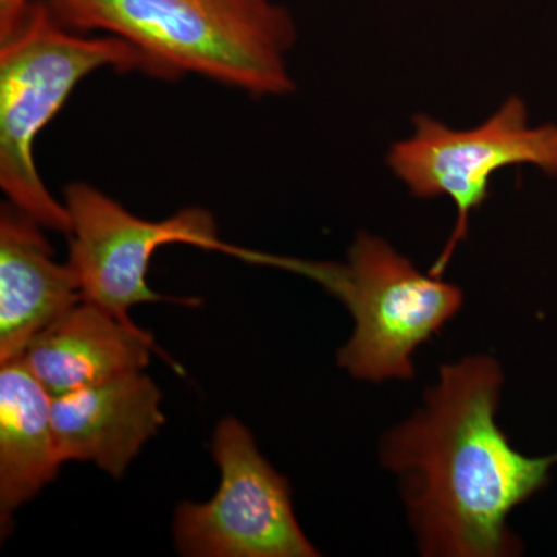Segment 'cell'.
<instances>
[{"instance_id":"cell-1","label":"cell","mask_w":557,"mask_h":557,"mask_svg":"<svg viewBox=\"0 0 557 557\" xmlns=\"http://www.w3.org/2000/svg\"><path fill=\"white\" fill-rule=\"evenodd\" d=\"M502 383L493 358L443 366L424 408L384 438L383 463L401 479L424 556L519 553L508 516L547 485L557 454L512 448L496 421Z\"/></svg>"},{"instance_id":"cell-2","label":"cell","mask_w":557,"mask_h":557,"mask_svg":"<svg viewBox=\"0 0 557 557\" xmlns=\"http://www.w3.org/2000/svg\"><path fill=\"white\" fill-rule=\"evenodd\" d=\"M73 32L126 40L166 79L194 73L251 97L295 90L287 57L296 24L274 0H47Z\"/></svg>"},{"instance_id":"cell-3","label":"cell","mask_w":557,"mask_h":557,"mask_svg":"<svg viewBox=\"0 0 557 557\" xmlns=\"http://www.w3.org/2000/svg\"><path fill=\"white\" fill-rule=\"evenodd\" d=\"M35 0L0 36V188L44 228L70 233V215L40 178L35 143L76 86L100 69L166 79L157 62L116 36H84Z\"/></svg>"},{"instance_id":"cell-4","label":"cell","mask_w":557,"mask_h":557,"mask_svg":"<svg viewBox=\"0 0 557 557\" xmlns=\"http://www.w3.org/2000/svg\"><path fill=\"white\" fill-rule=\"evenodd\" d=\"M271 267L318 282L346 304L355 332L339 366L358 380H409L412 355L437 335L463 304L456 285L424 274L386 240L359 233L346 263L273 256Z\"/></svg>"},{"instance_id":"cell-5","label":"cell","mask_w":557,"mask_h":557,"mask_svg":"<svg viewBox=\"0 0 557 557\" xmlns=\"http://www.w3.org/2000/svg\"><path fill=\"white\" fill-rule=\"evenodd\" d=\"M408 138L392 145L387 164L418 199L446 197L456 207L453 233L429 273L443 277L471 215L490 199L491 182L508 168L533 166L557 175V126H533L525 102L508 98L479 126L453 129L432 116H413Z\"/></svg>"},{"instance_id":"cell-6","label":"cell","mask_w":557,"mask_h":557,"mask_svg":"<svg viewBox=\"0 0 557 557\" xmlns=\"http://www.w3.org/2000/svg\"><path fill=\"white\" fill-rule=\"evenodd\" d=\"M64 205L72 222L69 263L78 277L83 300L127 324H134L132 307L172 300L157 295L146 281L150 259L164 245H193L256 263L262 259V252L220 240L218 223L203 208H185L170 219L150 222L84 182L70 183Z\"/></svg>"},{"instance_id":"cell-7","label":"cell","mask_w":557,"mask_h":557,"mask_svg":"<svg viewBox=\"0 0 557 557\" xmlns=\"http://www.w3.org/2000/svg\"><path fill=\"white\" fill-rule=\"evenodd\" d=\"M220 486L205 504L178 505L174 533L180 553L194 557H313L300 530L292 491L259 453L247 428L225 418L212 443Z\"/></svg>"},{"instance_id":"cell-8","label":"cell","mask_w":557,"mask_h":557,"mask_svg":"<svg viewBox=\"0 0 557 557\" xmlns=\"http://www.w3.org/2000/svg\"><path fill=\"white\" fill-rule=\"evenodd\" d=\"M161 392L143 373L51 397V424L62 463L91 461L120 479L164 424Z\"/></svg>"},{"instance_id":"cell-9","label":"cell","mask_w":557,"mask_h":557,"mask_svg":"<svg viewBox=\"0 0 557 557\" xmlns=\"http://www.w3.org/2000/svg\"><path fill=\"white\" fill-rule=\"evenodd\" d=\"M44 226L16 205L0 209V362L21 357L39 333L83 300L70 263H58Z\"/></svg>"},{"instance_id":"cell-10","label":"cell","mask_w":557,"mask_h":557,"mask_svg":"<svg viewBox=\"0 0 557 557\" xmlns=\"http://www.w3.org/2000/svg\"><path fill=\"white\" fill-rule=\"evenodd\" d=\"M156 341L135 324L81 300L25 348L22 358L51 397L137 372Z\"/></svg>"},{"instance_id":"cell-11","label":"cell","mask_w":557,"mask_h":557,"mask_svg":"<svg viewBox=\"0 0 557 557\" xmlns=\"http://www.w3.org/2000/svg\"><path fill=\"white\" fill-rule=\"evenodd\" d=\"M62 465L51 424V395L22 357L0 369V516L7 525L14 509L32 500L57 478Z\"/></svg>"},{"instance_id":"cell-12","label":"cell","mask_w":557,"mask_h":557,"mask_svg":"<svg viewBox=\"0 0 557 557\" xmlns=\"http://www.w3.org/2000/svg\"><path fill=\"white\" fill-rule=\"evenodd\" d=\"M33 2L35 0H0V36L13 30Z\"/></svg>"}]
</instances>
